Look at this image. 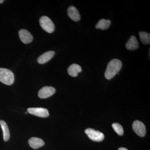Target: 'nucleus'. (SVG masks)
Listing matches in <instances>:
<instances>
[{"mask_svg": "<svg viewBox=\"0 0 150 150\" xmlns=\"http://www.w3.org/2000/svg\"><path fill=\"white\" fill-rule=\"evenodd\" d=\"M122 67V62L118 59H112L109 62L105 72V77L107 80L112 79L118 74Z\"/></svg>", "mask_w": 150, "mask_h": 150, "instance_id": "nucleus-1", "label": "nucleus"}, {"mask_svg": "<svg viewBox=\"0 0 150 150\" xmlns=\"http://www.w3.org/2000/svg\"><path fill=\"white\" fill-rule=\"evenodd\" d=\"M0 81L7 85L13 84L14 81L13 73L8 69L0 68Z\"/></svg>", "mask_w": 150, "mask_h": 150, "instance_id": "nucleus-2", "label": "nucleus"}, {"mask_svg": "<svg viewBox=\"0 0 150 150\" xmlns=\"http://www.w3.org/2000/svg\"><path fill=\"white\" fill-rule=\"evenodd\" d=\"M40 26L46 32L52 33L55 30V25L51 19L46 16L40 17L39 20Z\"/></svg>", "mask_w": 150, "mask_h": 150, "instance_id": "nucleus-3", "label": "nucleus"}, {"mask_svg": "<svg viewBox=\"0 0 150 150\" xmlns=\"http://www.w3.org/2000/svg\"><path fill=\"white\" fill-rule=\"evenodd\" d=\"M85 132L89 138L94 142H100L104 139V134L99 131L88 128L86 129Z\"/></svg>", "mask_w": 150, "mask_h": 150, "instance_id": "nucleus-4", "label": "nucleus"}, {"mask_svg": "<svg viewBox=\"0 0 150 150\" xmlns=\"http://www.w3.org/2000/svg\"><path fill=\"white\" fill-rule=\"evenodd\" d=\"M27 111L30 114L42 118H46L49 115L48 110L43 108H30Z\"/></svg>", "mask_w": 150, "mask_h": 150, "instance_id": "nucleus-5", "label": "nucleus"}, {"mask_svg": "<svg viewBox=\"0 0 150 150\" xmlns=\"http://www.w3.org/2000/svg\"><path fill=\"white\" fill-rule=\"evenodd\" d=\"M133 129L137 135L141 137H144L146 134V129L144 124L139 121H134Z\"/></svg>", "mask_w": 150, "mask_h": 150, "instance_id": "nucleus-6", "label": "nucleus"}, {"mask_svg": "<svg viewBox=\"0 0 150 150\" xmlns=\"http://www.w3.org/2000/svg\"><path fill=\"white\" fill-rule=\"evenodd\" d=\"M56 92V89L51 86L43 87L38 92V97L40 98H46L52 96Z\"/></svg>", "mask_w": 150, "mask_h": 150, "instance_id": "nucleus-7", "label": "nucleus"}, {"mask_svg": "<svg viewBox=\"0 0 150 150\" xmlns=\"http://www.w3.org/2000/svg\"><path fill=\"white\" fill-rule=\"evenodd\" d=\"M19 36L20 40L25 44H28L32 42L33 37L31 33L25 29H21L19 31Z\"/></svg>", "mask_w": 150, "mask_h": 150, "instance_id": "nucleus-8", "label": "nucleus"}, {"mask_svg": "<svg viewBox=\"0 0 150 150\" xmlns=\"http://www.w3.org/2000/svg\"><path fill=\"white\" fill-rule=\"evenodd\" d=\"M67 13L68 16L74 21H79L81 19V16L77 9L74 6H71L68 9Z\"/></svg>", "mask_w": 150, "mask_h": 150, "instance_id": "nucleus-9", "label": "nucleus"}, {"mask_svg": "<svg viewBox=\"0 0 150 150\" xmlns=\"http://www.w3.org/2000/svg\"><path fill=\"white\" fill-rule=\"evenodd\" d=\"M55 54V52L54 51H47L38 58L37 62L40 64H45L50 61Z\"/></svg>", "mask_w": 150, "mask_h": 150, "instance_id": "nucleus-10", "label": "nucleus"}, {"mask_svg": "<svg viewBox=\"0 0 150 150\" xmlns=\"http://www.w3.org/2000/svg\"><path fill=\"white\" fill-rule=\"evenodd\" d=\"M126 49L131 51L137 50L139 47V43L137 38L131 35L126 44Z\"/></svg>", "mask_w": 150, "mask_h": 150, "instance_id": "nucleus-11", "label": "nucleus"}, {"mask_svg": "<svg viewBox=\"0 0 150 150\" xmlns=\"http://www.w3.org/2000/svg\"><path fill=\"white\" fill-rule=\"evenodd\" d=\"M30 146L33 149H36L43 146L45 144L44 141L37 137H32L28 140Z\"/></svg>", "mask_w": 150, "mask_h": 150, "instance_id": "nucleus-12", "label": "nucleus"}, {"mask_svg": "<svg viewBox=\"0 0 150 150\" xmlns=\"http://www.w3.org/2000/svg\"><path fill=\"white\" fill-rule=\"evenodd\" d=\"M81 67L77 64H73L71 65L68 69V73L70 76L72 77H76L78 74L82 71Z\"/></svg>", "mask_w": 150, "mask_h": 150, "instance_id": "nucleus-13", "label": "nucleus"}, {"mask_svg": "<svg viewBox=\"0 0 150 150\" xmlns=\"http://www.w3.org/2000/svg\"><path fill=\"white\" fill-rule=\"evenodd\" d=\"M0 125L2 129L4 141L5 142H7L10 137V134L8 126L6 122L3 120L0 121Z\"/></svg>", "mask_w": 150, "mask_h": 150, "instance_id": "nucleus-14", "label": "nucleus"}, {"mask_svg": "<svg viewBox=\"0 0 150 150\" xmlns=\"http://www.w3.org/2000/svg\"><path fill=\"white\" fill-rule=\"evenodd\" d=\"M111 24V21L110 20H105L101 19L99 20L96 25V28L102 30L107 29Z\"/></svg>", "mask_w": 150, "mask_h": 150, "instance_id": "nucleus-15", "label": "nucleus"}, {"mask_svg": "<svg viewBox=\"0 0 150 150\" xmlns=\"http://www.w3.org/2000/svg\"><path fill=\"white\" fill-rule=\"evenodd\" d=\"M141 42L145 45H149L150 43V34L146 32L140 31L139 33Z\"/></svg>", "mask_w": 150, "mask_h": 150, "instance_id": "nucleus-16", "label": "nucleus"}, {"mask_svg": "<svg viewBox=\"0 0 150 150\" xmlns=\"http://www.w3.org/2000/svg\"><path fill=\"white\" fill-rule=\"evenodd\" d=\"M114 131L119 136H122L124 133V131L122 126L118 123H113L112 125Z\"/></svg>", "mask_w": 150, "mask_h": 150, "instance_id": "nucleus-17", "label": "nucleus"}, {"mask_svg": "<svg viewBox=\"0 0 150 150\" xmlns=\"http://www.w3.org/2000/svg\"><path fill=\"white\" fill-rule=\"evenodd\" d=\"M118 150H128L127 149H126V148H119V149H118Z\"/></svg>", "mask_w": 150, "mask_h": 150, "instance_id": "nucleus-18", "label": "nucleus"}, {"mask_svg": "<svg viewBox=\"0 0 150 150\" xmlns=\"http://www.w3.org/2000/svg\"><path fill=\"white\" fill-rule=\"evenodd\" d=\"M4 1H3V0H0V4H1V3H2L4 2Z\"/></svg>", "mask_w": 150, "mask_h": 150, "instance_id": "nucleus-19", "label": "nucleus"}]
</instances>
